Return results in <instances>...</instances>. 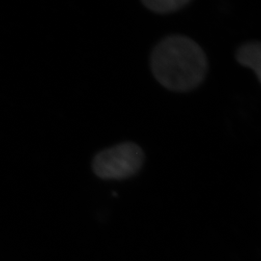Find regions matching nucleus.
<instances>
[{
	"label": "nucleus",
	"instance_id": "nucleus-3",
	"mask_svg": "<svg viewBox=\"0 0 261 261\" xmlns=\"http://www.w3.org/2000/svg\"><path fill=\"white\" fill-rule=\"evenodd\" d=\"M236 59L239 64L252 70L261 80V45L259 42H248L237 49Z\"/></svg>",
	"mask_w": 261,
	"mask_h": 261
},
{
	"label": "nucleus",
	"instance_id": "nucleus-4",
	"mask_svg": "<svg viewBox=\"0 0 261 261\" xmlns=\"http://www.w3.org/2000/svg\"><path fill=\"white\" fill-rule=\"evenodd\" d=\"M143 5L158 14H169L182 9L192 0H141Z\"/></svg>",
	"mask_w": 261,
	"mask_h": 261
},
{
	"label": "nucleus",
	"instance_id": "nucleus-1",
	"mask_svg": "<svg viewBox=\"0 0 261 261\" xmlns=\"http://www.w3.org/2000/svg\"><path fill=\"white\" fill-rule=\"evenodd\" d=\"M151 70L155 79L168 90L188 92L205 79L208 60L194 40L184 35L163 39L151 55Z\"/></svg>",
	"mask_w": 261,
	"mask_h": 261
},
{
	"label": "nucleus",
	"instance_id": "nucleus-2",
	"mask_svg": "<svg viewBox=\"0 0 261 261\" xmlns=\"http://www.w3.org/2000/svg\"><path fill=\"white\" fill-rule=\"evenodd\" d=\"M145 155L135 142H122L95 155L92 169L103 180H124L136 175L144 165Z\"/></svg>",
	"mask_w": 261,
	"mask_h": 261
}]
</instances>
